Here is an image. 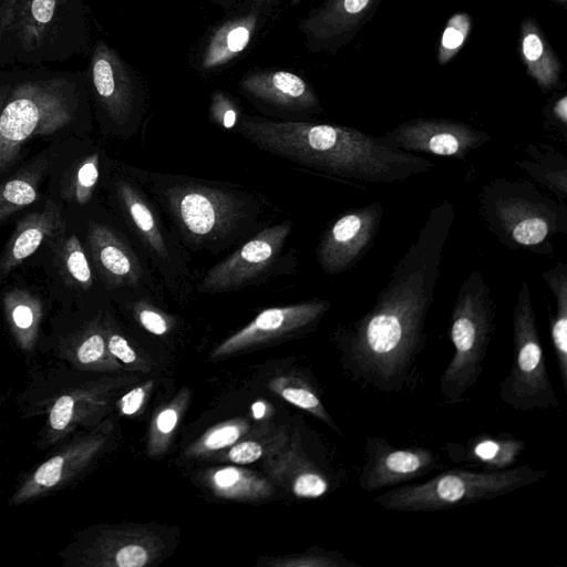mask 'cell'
I'll use <instances>...</instances> for the list:
<instances>
[{
  "mask_svg": "<svg viewBox=\"0 0 567 567\" xmlns=\"http://www.w3.org/2000/svg\"><path fill=\"white\" fill-rule=\"evenodd\" d=\"M478 202L487 229L511 250L550 255L553 238L567 234V205L532 181L497 177L482 186Z\"/></svg>",
  "mask_w": 567,
  "mask_h": 567,
  "instance_id": "cell-1",
  "label": "cell"
},
{
  "mask_svg": "<svg viewBox=\"0 0 567 567\" xmlns=\"http://www.w3.org/2000/svg\"><path fill=\"white\" fill-rule=\"evenodd\" d=\"M157 195L182 240L193 249L229 245L258 212L252 198L240 190L184 177H164Z\"/></svg>",
  "mask_w": 567,
  "mask_h": 567,
  "instance_id": "cell-2",
  "label": "cell"
},
{
  "mask_svg": "<svg viewBox=\"0 0 567 567\" xmlns=\"http://www.w3.org/2000/svg\"><path fill=\"white\" fill-rule=\"evenodd\" d=\"M496 305L478 270L463 280L450 318L452 359L440 379L443 401L456 404L478 381L495 331Z\"/></svg>",
  "mask_w": 567,
  "mask_h": 567,
  "instance_id": "cell-3",
  "label": "cell"
},
{
  "mask_svg": "<svg viewBox=\"0 0 567 567\" xmlns=\"http://www.w3.org/2000/svg\"><path fill=\"white\" fill-rule=\"evenodd\" d=\"M545 470L528 465L499 472L453 468L415 484L390 488L374 498L389 511L427 513L487 501L543 480Z\"/></svg>",
  "mask_w": 567,
  "mask_h": 567,
  "instance_id": "cell-4",
  "label": "cell"
},
{
  "mask_svg": "<svg viewBox=\"0 0 567 567\" xmlns=\"http://www.w3.org/2000/svg\"><path fill=\"white\" fill-rule=\"evenodd\" d=\"M76 105L73 86L62 79L16 85L0 112V174L16 163L31 137L53 134L70 124Z\"/></svg>",
  "mask_w": 567,
  "mask_h": 567,
  "instance_id": "cell-5",
  "label": "cell"
},
{
  "mask_svg": "<svg viewBox=\"0 0 567 567\" xmlns=\"http://www.w3.org/2000/svg\"><path fill=\"white\" fill-rule=\"evenodd\" d=\"M514 360L499 385L501 400L517 411L559 409L539 339L532 295L523 281L513 311Z\"/></svg>",
  "mask_w": 567,
  "mask_h": 567,
  "instance_id": "cell-6",
  "label": "cell"
},
{
  "mask_svg": "<svg viewBox=\"0 0 567 567\" xmlns=\"http://www.w3.org/2000/svg\"><path fill=\"white\" fill-rule=\"evenodd\" d=\"M71 18L70 0H1L0 45L23 60L44 58Z\"/></svg>",
  "mask_w": 567,
  "mask_h": 567,
  "instance_id": "cell-7",
  "label": "cell"
},
{
  "mask_svg": "<svg viewBox=\"0 0 567 567\" xmlns=\"http://www.w3.org/2000/svg\"><path fill=\"white\" fill-rule=\"evenodd\" d=\"M116 196L128 225L174 292H186L188 268L178 243L166 229L153 203L133 183L121 179Z\"/></svg>",
  "mask_w": 567,
  "mask_h": 567,
  "instance_id": "cell-8",
  "label": "cell"
},
{
  "mask_svg": "<svg viewBox=\"0 0 567 567\" xmlns=\"http://www.w3.org/2000/svg\"><path fill=\"white\" fill-rule=\"evenodd\" d=\"M291 229V221L285 220L260 230L208 269L197 285V290L205 293H221L252 285L269 274L276 265Z\"/></svg>",
  "mask_w": 567,
  "mask_h": 567,
  "instance_id": "cell-9",
  "label": "cell"
},
{
  "mask_svg": "<svg viewBox=\"0 0 567 567\" xmlns=\"http://www.w3.org/2000/svg\"><path fill=\"white\" fill-rule=\"evenodd\" d=\"M382 215L380 202L339 215L323 231L316 249L320 268L334 276L353 267L372 247Z\"/></svg>",
  "mask_w": 567,
  "mask_h": 567,
  "instance_id": "cell-10",
  "label": "cell"
},
{
  "mask_svg": "<svg viewBox=\"0 0 567 567\" xmlns=\"http://www.w3.org/2000/svg\"><path fill=\"white\" fill-rule=\"evenodd\" d=\"M392 146L410 153L464 159L491 141V135L461 121L417 117L383 135Z\"/></svg>",
  "mask_w": 567,
  "mask_h": 567,
  "instance_id": "cell-11",
  "label": "cell"
},
{
  "mask_svg": "<svg viewBox=\"0 0 567 567\" xmlns=\"http://www.w3.org/2000/svg\"><path fill=\"white\" fill-rule=\"evenodd\" d=\"M359 487L375 492L421 478L444 467L436 452L424 446L396 447L381 436H368Z\"/></svg>",
  "mask_w": 567,
  "mask_h": 567,
  "instance_id": "cell-12",
  "label": "cell"
},
{
  "mask_svg": "<svg viewBox=\"0 0 567 567\" xmlns=\"http://www.w3.org/2000/svg\"><path fill=\"white\" fill-rule=\"evenodd\" d=\"M91 80L99 104L113 123L125 125L140 114L145 96L143 81L104 41L94 47Z\"/></svg>",
  "mask_w": 567,
  "mask_h": 567,
  "instance_id": "cell-13",
  "label": "cell"
},
{
  "mask_svg": "<svg viewBox=\"0 0 567 567\" xmlns=\"http://www.w3.org/2000/svg\"><path fill=\"white\" fill-rule=\"evenodd\" d=\"M381 0H323L299 21L306 48L336 54L372 19Z\"/></svg>",
  "mask_w": 567,
  "mask_h": 567,
  "instance_id": "cell-14",
  "label": "cell"
},
{
  "mask_svg": "<svg viewBox=\"0 0 567 567\" xmlns=\"http://www.w3.org/2000/svg\"><path fill=\"white\" fill-rule=\"evenodd\" d=\"M330 307V302L326 300L313 299L265 309L250 323L221 342L212 355H228L307 329L317 323Z\"/></svg>",
  "mask_w": 567,
  "mask_h": 567,
  "instance_id": "cell-15",
  "label": "cell"
},
{
  "mask_svg": "<svg viewBox=\"0 0 567 567\" xmlns=\"http://www.w3.org/2000/svg\"><path fill=\"white\" fill-rule=\"evenodd\" d=\"M240 91L249 99L291 112H321L319 97L301 76L287 70L261 69L245 74Z\"/></svg>",
  "mask_w": 567,
  "mask_h": 567,
  "instance_id": "cell-16",
  "label": "cell"
},
{
  "mask_svg": "<svg viewBox=\"0 0 567 567\" xmlns=\"http://www.w3.org/2000/svg\"><path fill=\"white\" fill-rule=\"evenodd\" d=\"M271 9L268 6L240 9L239 14L214 28L198 53L199 70L210 72L234 61L249 45Z\"/></svg>",
  "mask_w": 567,
  "mask_h": 567,
  "instance_id": "cell-17",
  "label": "cell"
},
{
  "mask_svg": "<svg viewBox=\"0 0 567 567\" xmlns=\"http://www.w3.org/2000/svg\"><path fill=\"white\" fill-rule=\"evenodd\" d=\"M87 243L94 266L106 286L136 287L143 280V267L137 256L112 227L92 224Z\"/></svg>",
  "mask_w": 567,
  "mask_h": 567,
  "instance_id": "cell-18",
  "label": "cell"
},
{
  "mask_svg": "<svg viewBox=\"0 0 567 567\" xmlns=\"http://www.w3.org/2000/svg\"><path fill=\"white\" fill-rule=\"evenodd\" d=\"M65 236L61 208L53 202L23 216L17 224L0 256V275L11 272L44 243L54 246Z\"/></svg>",
  "mask_w": 567,
  "mask_h": 567,
  "instance_id": "cell-19",
  "label": "cell"
},
{
  "mask_svg": "<svg viewBox=\"0 0 567 567\" xmlns=\"http://www.w3.org/2000/svg\"><path fill=\"white\" fill-rule=\"evenodd\" d=\"M525 449V441L509 433H481L465 442H447L443 447L452 462L486 472L513 467Z\"/></svg>",
  "mask_w": 567,
  "mask_h": 567,
  "instance_id": "cell-20",
  "label": "cell"
},
{
  "mask_svg": "<svg viewBox=\"0 0 567 567\" xmlns=\"http://www.w3.org/2000/svg\"><path fill=\"white\" fill-rule=\"evenodd\" d=\"M519 52L527 73L539 89L548 92L559 84L561 62L532 17L520 23Z\"/></svg>",
  "mask_w": 567,
  "mask_h": 567,
  "instance_id": "cell-21",
  "label": "cell"
},
{
  "mask_svg": "<svg viewBox=\"0 0 567 567\" xmlns=\"http://www.w3.org/2000/svg\"><path fill=\"white\" fill-rule=\"evenodd\" d=\"M525 158L515 165L534 182L550 190L556 199L567 198V157L548 144H528Z\"/></svg>",
  "mask_w": 567,
  "mask_h": 567,
  "instance_id": "cell-22",
  "label": "cell"
},
{
  "mask_svg": "<svg viewBox=\"0 0 567 567\" xmlns=\"http://www.w3.org/2000/svg\"><path fill=\"white\" fill-rule=\"evenodd\" d=\"M544 282L555 299V312L550 317V339L558 372L567 392V265L556 262L542 274Z\"/></svg>",
  "mask_w": 567,
  "mask_h": 567,
  "instance_id": "cell-23",
  "label": "cell"
},
{
  "mask_svg": "<svg viewBox=\"0 0 567 567\" xmlns=\"http://www.w3.org/2000/svg\"><path fill=\"white\" fill-rule=\"evenodd\" d=\"M47 167L48 161L40 158L0 184V224L38 199Z\"/></svg>",
  "mask_w": 567,
  "mask_h": 567,
  "instance_id": "cell-24",
  "label": "cell"
},
{
  "mask_svg": "<svg viewBox=\"0 0 567 567\" xmlns=\"http://www.w3.org/2000/svg\"><path fill=\"white\" fill-rule=\"evenodd\" d=\"M55 260L64 281L86 291L93 284V275L81 241L75 235L63 236L54 246Z\"/></svg>",
  "mask_w": 567,
  "mask_h": 567,
  "instance_id": "cell-25",
  "label": "cell"
},
{
  "mask_svg": "<svg viewBox=\"0 0 567 567\" xmlns=\"http://www.w3.org/2000/svg\"><path fill=\"white\" fill-rule=\"evenodd\" d=\"M100 176L99 154L93 153L79 162L66 182L62 194L66 200L86 204L96 187Z\"/></svg>",
  "mask_w": 567,
  "mask_h": 567,
  "instance_id": "cell-26",
  "label": "cell"
},
{
  "mask_svg": "<svg viewBox=\"0 0 567 567\" xmlns=\"http://www.w3.org/2000/svg\"><path fill=\"white\" fill-rule=\"evenodd\" d=\"M472 17L466 12L452 14L439 41L436 60L440 65L447 64L461 51L470 37Z\"/></svg>",
  "mask_w": 567,
  "mask_h": 567,
  "instance_id": "cell-27",
  "label": "cell"
},
{
  "mask_svg": "<svg viewBox=\"0 0 567 567\" xmlns=\"http://www.w3.org/2000/svg\"><path fill=\"white\" fill-rule=\"evenodd\" d=\"M3 302L13 326L20 331H29L37 323L41 305L29 291L14 288L6 291Z\"/></svg>",
  "mask_w": 567,
  "mask_h": 567,
  "instance_id": "cell-28",
  "label": "cell"
},
{
  "mask_svg": "<svg viewBox=\"0 0 567 567\" xmlns=\"http://www.w3.org/2000/svg\"><path fill=\"white\" fill-rule=\"evenodd\" d=\"M280 395L288 402L292 403L300 409L307 410L318 416L320 420L327 422L334 430H338L336 424L330 419L324 410L317 393L309 386H288L280 390Z\"/></svg>",
  "mask_w": 567,
  "mask_h": 567,
  "instance_id": "cell-29",
  "label": "cell"
},
{
  "mask_svg": "<svg viewBox=\"0 0 567 567\" xmlns=\"http://www.w3.org/2000/svg\"><path fill=\"white\" fill-rule=\"evenodd\" d=\"M330 480L315 472H303L293 482V493L299 497L317 498L329 492Z\"/></svg>",
  "mask_w": 567,
  "mask_h": 567,
  "instance_id": "cell-30",
  "label": "cell"
},
{
  "mask_svg": "<svg viewBox=\"0 0 567 567\" xmlns=\"http://www.w3.org/2000/svg\"><path fill=\"white\" fill-rule=\"evenodd\" d=\"M212 115L214 120L225 128L236 126L238 110L234 101L227 94L216 91L212 96Z\"/></svg>",
  "mask_w": 567,
  "mask_h": 567,
  "instance_id": "cell-31",
  "label": "cell"
},
{
  "mask_svg": "<svg viewBox=\"0 0 567 567\" xmlns=\"http://www.w3.org/2000/svg\"><path fill=\"white\" fill-rule=\"evenodd\" d=\"M244 473L234 467H226L217 471L213 476V482L216 488L227 495H239L250 493L246 487L240 485V482L246 480Z\"/></svg>",
  "mask_w": 567,
  "mask_h": 567,
  "instance_id": "cell-32",
  "label": "cell"
},
{
  "mask_svg": "<svg viewBox=\"0 0 567 567\" xmlns=\"http://www.w3.org/2000/svg\"><path fill=\"white\" fill-rule=\"evenodd\" d=\"M136 315L141 324L150 332L161 336L167 332L168 322L156 308L146 303L136 305Z\"/></svg>",
  "mask_w": 567,
  "mask_h": 567,
  "instance_id": "cell-33",
  "label": "cell"
},
{
  "mask_svg": "<svg viewBox=\"0 0 567 567\" xmlns=\"http://www.w3.org/2000/svg\"><path fill=\"white\" fill-rule=\"evenodd\" d=\"M63 457L54 456L43 463L34 474V481L41 486H54L61 478Z\"/></svg>",
  "mask_w": 567,
  "mask_h": 567,
  "instance_id": "cell-34",
  "label": "cell"
},
{
  "mask_svg": "<svg viewBox=\"0 0 567 567\" xmlns=\"http://www.w3.org/2000/svg\"><path fill=\"white\" fill-rule=\"evenodd\" d=\"M147 551L143 546L131 544L122 547L115 555L120 567H142L147 561Z\"/></svg>",
  "mask_w": 567,
  "mask_h": 567,
  "instance_id": "cell-35",
  "label": "cell"
},
{
  "mask_svg": "<svg viewBox=\"0 0 567 567\" xmlns=\"http://www.w3.org/2000/svg\"><path fill=\"white\" fill-rule=\"evenodd\" d=\"M104 349L103 337L99 333H92L79 347L78 358L82 363H92L103 355Z\"/></svg>",
  "mask_w": 567,
  "mask_h": 567,
  "instance_id": "cell-36",
  "label": "cell"
},
{
  "mask_svg": "<svg viewBox=\"0 0 567 567\" xmlns=\"http://www.w3.org/2000/svg\"><path fill=\"white\" fill-rule=\"evenodd\" d=\"M74 402L70 395L61 396L50 413V424L54 430L64 429L71 420Z\"/></svg>",
  "mask_w": 567,
  "mask_h": 567,
  "instance_id": "cell-37",
  "label": "cell"
},
{
  "mask_svg": "<svg viewBox=\"0 0 567 567\" xmlns=\"http://www.w3.org/2000/svg\"><path fill=\"white\" fill-rule=\"evenodd\" d=\"M239 437V429L235 425H226L210 432L204 445L209 450H217L228 446Z\"/></svg>",
  "mask_w": 567,
  "mask_h": 567,
  "instance_id": "cell-38",
  "label": "cell"
},
{
  "mask_svg": "<svg viewBox=\"0 0 567 567\" xmlns=\"http://www.w3.org/2000/svg\"><path fill=\"white\" fill-rule=\"evenodd\" d=\"M262 454V447L251 441L236 444L228 453L231 462L237 464H248L257 461Z\"/></svg>",
  "mask_w": 567,
  "mask_h": 567,
  "instance_id": "cell-39",
  "label": "cell"
},
{
  "mask_svg": "<svg viewBox=\"0 0 567 567\" xmlns=\"http://www.w3.org/2000/svg\"><path fill=\"white\" fill-rule=\"evenodd\" d=\"M109 349L111 353L123 361L124 363H132L136 359V353L131 348L128 342L120 334H112L109 339Z\"/></svg>",
  "mask_w": 567,
  "mask_h": 567,
  "instance_id": "cell-40",
  "label": "cell"
},
{
  "mask_svg": "<svg viewBox=\"0 0 567 567\" xmlns=\"http://www.w3.org/2000/svg\"><path fill=\"white\" fill-rule=\"evenodd\" d=\"M549 120L554 121V125L558 126L566 135L567 128V95L563 94L551 105Z\"/></svg>",
  "mask_w": 567,
  "mask_h": 567,
  "instance_id": "cell-41",
  "label": "cell"
},
{
  "mask_svg": "<svg viewBox=\"0 0 567 567\" xmlns=\"http://www.w3.org/2000/svg\"><path fill=\"white\" fill-rule=\"evenodd\" d=\"M145 396L144 388H135L126 393L121 400L122 412L132 415L138 411Z\"/></svg>",
  "mask_w": 567,
  "mask_h": 567,
  "instance_id": "cell-42",
  "label": "cell"
},
{
  "mask_svg": "<svg viewBox=\"0 0 567 567\" xmlns=\"http://www.w3.org/2000/svg\"><path fill=\"white\" fill-rule=\"evenodd\" d=\"M177 423V413L173 409H166L162 411L156 420L157 429L162 433H169L174 430Z\"/></svg>",
  "mask_w": 567,
  "mask_h": 567,
  "instance_id": "cell-43",
  "label": "cell"
},
{
  "mask_svg": "<svg viewBox=\"0 0 567 567\" xmlns=\"http://www.w3.org/2000/svg\"><path fill=\"white\" fill-rule=\"evenodd\" d=\"M301 1L302 0H290V4L295 6ZM278 2L279 0H243L239 10L255 6H268L270 8H274Z\"/></svg>",
  "mask_w": 567,
  "mask_h": 567,
  "instance_id": "cell-44",
  "label": "cell"
},
{
  "mask_svg": "<svg viewBox=\"0 0 567 567\" xmlns=\"http://www.w3.org/2000/svg\"><path fill=\"white\" fill-rule=\"evenodd\" d=\"M254 416L260 419L265 414V404L262 402H256L251 406Z\"/></svg>",
  "mask_w": 567,
  "mask_h": 567,
  "instance_id": "cell-45",
  "label": "cell"
},
{
  "mask_svg": "<svg viewBox=\"0 0 567 567\" xmlns=\"http://www.w3.org/2000/svg\"><path fill=\"white\" fill-rule=\"evenodd\" d=\"M10 91L6 87L0 89V112L9 96Z\"/></svg>",
  "mask_w": 567,
  "mask_h": 567,
  "instance_id": "cell-46",
  "label": "cell"
},
{
  "mask_svg": "<svg viewBox=\"0 0 567 567\" xmlns=\"http://www.w3.org/2000/svg\"><path fill=\"white\" fill-rule=\"evenodd\" d=\"M208 1L226 8V7H230L235 0H208Z\"/></svg>",
  "mask_w": 567,
  "mask_h": 567,
  "instance_id": "cell-47",
  "label": "cell"
},
{
  "mask_svg": "<svg viewBox=\"0 0 567 567\" xmlns=\"http://www.w3.org/2000/svg\"><path fill=\"white\" fill-rule=\"evenodd\" d=\"M556 1L558 4H565L567 2V0H554Z\"/></svg>",
  "mask_w": 567,
  "mask_h": 567,
  "instance_id": "cell-48",
  "label": "cell"
}]
</instances>
